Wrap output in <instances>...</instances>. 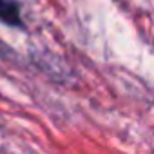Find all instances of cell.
Returning <instances> with one entry per match:
<instances>
[{
    "label": "cell",
    "mask_w": 154,
    "mask_h": 154,
    "mask_svg": "<svg viewBox=\"0 0 154 154\" xmlns=\"http://www.w3.org/2000/svg\"><path fill=\"white\" fill-rule=\"evenodd\" d=\"M0 20L8 26H13V27L22 26L20 8L15 0H0Z\"/></svg>",
    "instance_id": "cell-1"
}]
</instances>
